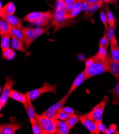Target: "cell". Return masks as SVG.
Wrapping results in <instances>:
<instances>
[{
    "instance_id": "cell-12",
    "label": "cell",
    "mask_w": 119,
    "mask_h": 134,
    "mask_svg": "<svg viewBox=\"0 0 119 134\" xmlns=\"http://www.w3.org/2000/svg\"><path fill=\"white\" fill-rule=\"evenodd\" d=\"M22 126L18 124L9 123L0 125L1 134H15L16 131L21 128Z\"/></svg>"
},
{
    "instance_id": "cell-28",
    "label": "cell",
    "mask_w": 119,
    "mask_h": 134,
    "mask_svg": "<svg viewBox=\"0 0 119 134\" xmlns=\"http://www.w3.org/2000/svg\"><path fill=\"white\" fill-rule=\"evenodd\" d=\"M105 13L106 15V16L108 19L109 26L110 27L113 26L115 24L116 20L115 19V17L113 15V13L110 9L108 6L105 7Z\"/></svg>"
},
{
    "instance_id": "cell-17",
    "label": "cell",
    "mask_w": 119,
    "mask_h": 134,
    "mask_svg": "<svg viewBox=\"0 0 119 134\" xmlns=\"http://www.w3.org/2000/svg\"><path fill=\"white\" fill-rule=\"evenodd\" d=\"M1 18L5 20L12 26L18 28H21L22 27L23 20L14 15H5L1 17Z\"/></svg>"
},
{
    "instance_id": "cell-22",
    "label": "cell",
    "mask_w": 119,
    "mask_h": 134,
    "mask_svg": "<svg viewBox=\"0 0 119 134\" xmlns=\"http://www.w3.org/2000/svg\"><path fill=\"white\" fill-rule=\"evenodd\" d=\"M10 34L11 36H14L21 40L23 43H24L25 36V33L21 28L15 27L10 25Z\"/></svg>"
},
{
    "instance_id": "cell-27",
    "label": "cell",
    "mask_w": 119,
    "mask_h": 134,
    "mask_svg": "<svg viewBox=\"0 0 119 134\" xmlns=\"http://www.w3.org/2000/svg\"><path fill=\"white\" fill-rule=\"evenodd\" d=\"M79 121H80L79 116L74 113L69 117V118L66 121V122L69 125L70 129H72Z\"/></svg>"
},
{
    "instance_id": "cell-5",
    "label": "cell",
    "mask_w": 119,
    "mask_h": 134,
    "mask_svg": "<svg viewBox=\"0 0 119 134\" xmlns=\"http://www.w3.org/2000/svg\"><path fill=\"white\" fill-rule=\"evenodd\" d=\"M71 95V94L67 93L60 100H59L55 104H53L49 108L44 111L42 113V115L50 119H55L56 116L57 115V113L59 112L60 109L63 108L64 105L66 103Z\"/></svg>"
},
{
    "instance_id": "cell-33",
    "label": "cell",
    "mask_w": 119,
    "mask_h": 134,
    "mask_svg": "<svg viewBox=\"0 0 119 134\" xmlns=\"http://www.w3.org/2000/svg\"><path fill=\"white\" fill-rule=\"evenodd\" d=\"M117 25V21H116L115 24L113 26H112V27L109 26L108 30H107L106 33L107 34L108 38L110 40V41H111V40L113 38L114 36L115 35V31Z\"/></svg>"
},
{
    "instance_id": "cell-20",
    "label": "cell",
    "mask_w": 119,
    "mask_h": 134,
    "mask_svg": "<svg viewBox=\"0 0 119 134\" xmlns=\"http://www.w3.org/2000/svg\"><path fill=\"white\" fill-rule=\"evenodd\" d=\"M71 129L66 121L56 119V130L57 134H69Z\"/></svg>"
},
{
    "instance_id": "cell-9",
    "label": "cell",
    "mask_w": 119,
    "mask_h": 134,
    "mask_svg": "<svg viewBox=\"0 0 119 134\" xmlns=\"http://www.w3.org/2000/svg\"><path fill=\"white\" fill-rule=\"evenodd\" d=\"M81 124L90 132L91 134H100V132L97 129L95 121L89 116L88 114L79 116Z\"/></svg>"
},
{
    "instance_id": "cell-39",
    "label": "cell",
    "mask_w": 119,
    "mask_h": 134,
    "mask_svg": "<svg viewBox=\"0 0 119 134\" xmlns=\"http://www.w3.org/2000/svg\"><path fill=\"white\" fill-rule=\"evenodd\" d=\"M89 4L84 1V0H82V6H81V9H82V11H85L86 10V9H87V8L88 7Z\"/></svg>"
},
{
    "instance_id": "cell-40",
    "label": "cell",
    "mask_w": 119,
    "mask_h": 134,
    "mask_svg": "<svg viewBox=\"0 0 119 134\" xmlns=\"http://www.w3.org/2000/svg\"><path fill=\"white\" fill-rule=\"evenodd\" d=\"M118 0H106L105 3L111 4L113 5H116L118 4Z\"/></svg>"
},
{
    "instance_id": "cell-32",
    "label": "cell",
    "mask_w": 119,
    "mask_h": 134,
    "mask_svg": "<svg viewBox=\"0 0 119 134\" xmlns=\"http://www.w3.org/2000/svg\"><path fill=\"white\" fill-rule=\"evenodd\" d=\"M96 55L104 59H107L109 56L107 54V49L103 47H99V49Z\"/></svg>"
},
{
    "instance_id": "cell-7",
    "label": "cell",
    "mask_w": 119,
    "mask_h": 134,
    "mask_svg": "<svg viewBox=\"0 0 119 134\" xmlns=\"http://www.w3.org/2000/svg\"><path fill=\"white\" fill-rule=\"evenodd\" d=\"M110 102V99L107 96H105L103 100L97 105H96L88 115L93 119L94 121H102L104 109L106 104Z\"/></svg>"
},
{
    "instance_id": "cell-41",
    "label": "cell",
    "mask_w": 119,
    "mask_h": 134,
    "mask_svg": "<svg viewBox=\"0 0 119 134\" xmlns=\"http://www.w3.org/2000/svg\"><path fill=\"white\" fill-rule=\"evenodd\" d=\"M84 1L87 2L89 4H95V3H96L100 1H101V0H84Z\"/></svg>"
},
{
    "instance_id": "cell-30",
    "label": "cell",
    "mask_w": 119,
    "mask_h": 134,
    "mask_svg": "<svg viewBox=\"0 0 119 134\" xmlns=\"http://www.w3.org/2000/svg\"><path fill=\"white\" fill-rule=\"evenodd\" d=\"M32 128V131L33 133L34 134H42V132L41 131L40 128L39 127V126L37 122V121L36 120V118L31 119L30 120Z\"/></svg>"
},
{
    "instance_id": "cell-18",
    "label": "cell",
    "mask_w": 119,
    "mask_h": 134,
    "mask_svg": "<svg viewBox=\"0 0 119 134\" xmlns=\"http://www.w3.org/2000/svg\"><path fill=\"white\" fill-rule=\"evenodd\" d=\"M84 81H86V75L85 71L83 70L75 77L67 93H70V94H72V93Z\"/></svg>"
},
{
    "instance_id": "cell-1",
    "label": "cell",
    "mask_w": 119,
    "mask_h": 134,
    "mask_svg": "<svg viewBox=\"0 0 119 134\" xmlns=\"http://www.w3.org/2000/svg\"><path fill=\"white\" fill-rule=\"evenodd\" d=\"M84 70L86 81L92 77L108 72L107 59H103L95 55L87 59Z\"/></svg>"
},
{
    "instance_id": "cell-2",
    "label": "cell",
    "mask_w": 119,
    "mask_h": 134,
    "mask_svg": "<svg viewBox=\"0 0 119 134\" xmlns=\"http://www.w3.org/2000/svg\"><path fill=\"white\" fill-rule=\"evenodd\" d=\"M52 26V23L45 27L31 28L29 27L22 26L21 29L23 30L25 36V40L24 43L26 48L28 49L37 38L49 31Z\"/></svg>"
},
{
    "instance_id": "cell-26",
    "label": "cell",
    "mask_w": 119,
    "mask_h": 134,
    "mask_svg": "<svg viewBox=\"0 0 119 134\" xmlns=\"http://www.w3.org/2000/svg\"><path fill=\"white\" fill-rule=\"evenodd\" d=\"M99 16H100V21L104 26V31L103 33L104 34H105L108 30V29L109 27V21H108L105 12L104 11L103 9H100V10Z\"/></svg>"
},
{
    "instance_id": "cell-37",
    "label": "cell",
    "mask_w": 119,
    "mask_h": 134,
    "mask_svg": "<svg viewBox=\"0 0 119 134\" xmlns=\"http://www.w3.org/2000/svg\"><path fill=\"white\" fill-rule=\"evenodd\" d=\"M62 111L70 115H72L73 114L75 113V110L71 108V107H69V106H66V107H63V108H62L61 109H60Z\"/></svg>"
},
{
    "instance_id": "cell-4",
    "label": "cell",
    "mask_w": 119,
    "mask_h": 134,
    "mask_svg": "<svg viewBox=\"0 0 119 134\" xmlns=\"http://www.w3.org/2000/svg\"><path fill=\"white\" fill-rule=\"evenodd\" d=\"M35 118L42 134L56 133V119H50L35 113Z\"/></svg>"
},
{
    "instance_id": "cell-25",
    "label": "cell",
    "mask_w": 119,
    "mask_h": 134,
    "mask_svg": "<svg viewBox=\"0 0 119 134\" xmlns=\"http://www.w3.org/2000/svg\"><path fill=\"white\" fill-rule=\"evenodd\" d=\"M2 34H10V25L5 20L1 18H0V35Z\"/></svg>"
},
{
    "instance_id": "cell-31",
    "label": "cell",
    "mask_w": 119,
    "mask_h": 134,
    "mask_svg": "<svg viewBox=\"0 0 119 134\" xmlns=\"http://www.w3.org/2000/svg\"><path fill=\"white\" fill-rule=\"evenodd\" d=\"M16 55L15 50L14 49H10L4 53H2V58L8 60H11L14 58Z\"/></svg>"
},
{
    "instance_id": "cell-19",
    "label": "cell",
    "mask_w": 119,
    "mask_h": 134,
    "mask_svg": "<svg viewBox=\"0 0 119 134\" xmlns=\"http://www.w3.org/2000/svg\"><path fill=\"white\" fill-rule=\"evenodd\" d=\"M16 7L14 3L9 2L7 3L3 8L1 4L0 8V16L2 17L5 15H14L16 11Z\"/></svg>"
},
{
    "instance_id": "cell-42",
    "label": "cell",
    "mask_w": 119,
    "mask_h": 134,
    "mask_svg": "<svg viewBox=\"0 0 119 134\" xmlns=\"http://www.w3.org/2000/svg\"><path fill=\"white\" fill-rule=\"evenodd\" d=\"M101 1H103L104 3H106V0H101Z\"/></svg>"
},
{
    "instance_id": "cell-36",
    "label": "cell",
    "mask_w": 119,
    "mask_h": 134,
    "mask_svg": "<svg viewBox=\"0 0 119 134\" xmlns=\"http://www.w3.org/2000/svg\"><path fill=\"white\" fill-rule=\"evenodd\" d=\"M117 128L116 124H111L108 128V131H107V134H113V133L118 134L119 131H117Z\"/></svg>"
},
{
    "instance_id": "cell-35",
    "label": "cell",
    "mask_w": 119,
    "mask_h": 134,
    "mask_svg": "<svg viewBox=\"0 0 119 134\" xmlns=\"http://www.w3.org/2000/svg\"><path fill=\"white\" fill-rule=\"evenodd\" d=\"M95 123H96V125L97 129L100 132L107 134V131H108V128H107L103 124V123L102 122V121H95Z\"/></svg>"
},
{
    "instance_id": "cell-21",
    "label": "cell",
    "mask_w": 119,
    "mask_h": 134,
    "mask_svg": "<svg viewBox=\"0 0 119 134\" xmlns=\"http://www.w3.org/2000/svg\"><path fill=\"white\" fill-rule=\"evenodd\" d=\"M11 35L10 34L1 35V48L2 53L10 49Z\"/></svg>"
},
{
    "instance_id": "cell-38",
    "label": "cell",
    "mask_w": 119,
    "mask_h": 134,
    "mask_svg": "<svg viewBox=\"0 0 119 134\" xmlns=\"http://www.w3.org/2000/svg\"><path fill=\"white\" fill-rule=\"evenodd\" d=\"M77 0H57V2H59L66 6L73 3L75 2Z\"/></svg>"
},
{
    "instance_id": "cell-14",
    "label": "cell",
    "mask_w": 119,
    "mask_h": 134,
    "mask_svg": "<svg viewBox=\"0 0 119 134\" xmlns=\"http://www.w3.org/2000/svg\"><path fill=\"white\" fill-rule=\"evenodd\" d=\"M11 47L14 50L19 51L24 53L26 56L31 55V53L27 51V49L26 48L24 43L21 40L18 38L11 36Z\"/></svg>"
},
{
    "instance_id": "cell-23",
    "label": "cell",
    "mask_w": 119,
    "mask_h": 134,
    "mask_svg": "<svg viewBox=\"0 0 119 134\" xmlns=\"http://www.w3.org/2000/svg\"><path fill=\"white\" fill-rule=\"evenodd\" d=\"M27 96V98H28V101L27 103H26L25 105H24V108L26 110V113L27 114V115L29 116V118L30 120L31 119H35V112L34 111L33 106L32 105V100L30 98V97H29V96L28 95L26 94Z\"/></svg>"
},
{
    "instance_id": "cell-10",
    "label": "cell",
    "mask_w": 119,
    "mask_h": 134,
    "mask_svg": "<svg viewBox=\"0 0 119 134\" xmlns=\"http://www.w3.org/2000/svg\"><path fill=\"white\" fill-rule=\"evenodd\" d=\"M103 1H100L95 4H89L86 10L84 11V13L82 16L80 20H85L89 22L94 23V16L95 13L101 8L103 4Z\"/></svg>"
},
{
    "instance_id": "cell-8",
    "label": "cell",
    "mask_w": 119,
    "mask_h": 134,
    "mask_svg": "<svg viewBox=\"0 0 119 134\" xmlns=\"http://www.w3.org/2000/svg\"><path fill=\"white\" fill-rule=\"evenodd\" d=\"M16 84V82L12 80V76H8L5 78V82L0 97V109L6 105L7 100L9 98V95L12 87Z\"/></svg>"
},
{
    "instance_id": "cell-15",
    "label": "cell",
    "mask_w": 119,
    "mask_h": 134,
    "mask_svg": "<svg viewBox=\"0 0 119 134\" xmlns=\"http://www.w3.org/2000/svg\"><path fill=\"white\" fill-rule=\"evenodd\" d=\"M111 51L109 53L112 59L119 63V46L115 35L111 41Z\"/></svg>"
},
{
    "instance_id": "cell-6",
    "label": "cell",
    "mask_w": 119,
    "mask_h": 134,
    "mask_svg": "<svg viewBox=\"0 0 119 134\" xmlns=\"http://www.w3.org/2000/svg\"><path fill=\"white\" fill-rule=\"evenodd\" d=\"M47 92H52L56 94V85H52L45 81L42 87L32 90L26 93L29 96L32 101H34L43 93Z\"/></svg>"
},
{
    "instance_id": "cell-24",
    "label": "cell",
    "mask_w": 119,
    "mask_h": 134,
    "mask_svg": "<svg viewBox=\"0 0 119 134\" xmlns=\"http://www.w3.org/2000/svg\"><path fill=\"white\" fill-rule=\"evenodd\" d=\"M107 92L111 93L112 95V105H119V81H118V83L114 88L109 90V91H107Z\"/></svg>"
},
{
    "instance_id": "cell-34",
    "label": "cell",
    "mask_w": 119,
    "mask_h": 134,
    "mask_svg": "<svg viewBox=\"0 0 119 134\" xmlns=\"http://www.w3.org/2000/svg\"><path fill=\"white\" fill-rule=\"evenodd\" d=\"M71 115H70L66 113H65L63 111H62L61 110L59 111V112L57 113V115L56 116L55 119L57 120H61V121H66V120L69 118V117Z\"/></svg>"
},
{
    "instance_id": "cell-3",
    "label": "cell",
    "mask_w": 119,
    "mask_h": 134,
    "mask_svg": "<svg viewBox=\"0 0 119 134\" xmlns=\"http://www.w3.org/2000/svg\"><path fill=\"white\" fill-rule=\"evenodd\" d=\"M74 19L69 17L64 11L55 9L53 14L52 21L51 22L54 29L53 33H56L61 29L71 27L74 23Z\"/></svg>"
},
{
    "instance_id": "cell-16",
    "label": "cell",
    "mask_w": 119,
    "mask_h": 134,
    "mask_svg": "<svg viewBox=\"0 0 119 134\" xmlns=\"http://www.w3.org/2000/svg\"><path fill=\"white\" fill-rule=\"evenodd\" d=\"M9 97L16 101L21 103L23 105H25L28 101L27 96L26 93L24 94V93L14 89H12L11 90Z\"/></svg>"
},
{
    "instance_id": "cell-13",
    "label": "cell",
    "mask_w": 119,
    "mask_h": 134,
    "mask_svg": "<svg viewBox=\"0 0 119 134\" xmlns=\"http://www.w3.org/2000/svg\"><path fill=\"white\" fill-rule=\"evenodd\" d=\"M108 72L115 77L116 81H119V63L113 60L110 54L107 58Z\"/></svg>"
},
{
    "instance_id": "cell-29",
    "label": "cell",
    "mask_w": 119,
    "mask_h": 134,
    "mask_svg": "<svg viewBox=\"0 0 119 134\" xmlns=\"http://www.w3.org/2000/svg\"><path fill=\"white\" fill-rule=\"evenodd\" d=\"M111 43V41L108 38L107 34H105L100 38L99 41V47H103L107 49Z\"/></svg>"
},
{
    "instance_id": "cell-11",
    "label": "cell",
    "mask_w": 119,
    "mask_h": 134,
    "mask_svg": "<svg viewBox=\"0 0 119 134\" xmlns=\"http://www.w3.org/2000/svg\"><path fill=\"white\" fill-rule=\"evenodd\" d=\"M50 12V11L32 12L25 16L24 20L28 23L35 24L48 15Z\"/></svg>"
}]
</instances>
